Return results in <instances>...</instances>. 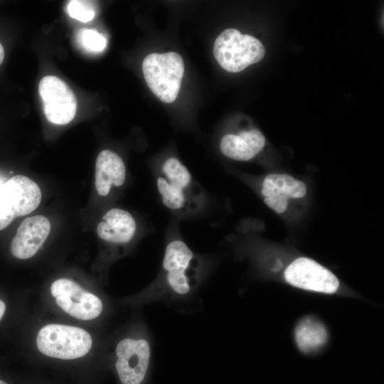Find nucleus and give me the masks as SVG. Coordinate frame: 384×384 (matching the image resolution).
<instances>
[{"label": "nucleus", "mask_w": 384, "mask_h": 384, "mask_svg": "<svg viewBox=\"0 0 384 384\" xmlns=\"http://www.w3.org/2000/svg\"><path fill=\"white\" fill-rule=\"evenodd\" d=\"M0 384H7L6 382L0 380Z\"/></svg>", "instance_id": "nucleus-23"}, {"label": "nucleus", "mask_w": 384, "mask_h": 384, "mask_svg": "<svg viewBox=\"0 0 384 384\" xmlns=\"http://www.w3.org/2000/svg\"><path fill=\"white\" fill-rule=\"evenodd\" d=\"M92 339L85 330L73 326L48 324L38 333L36 345L44 355L64 360L78 358L91 349Z\"/></svg>", "instance_id": "nucleus-5"}, {"label": "nucleus", "mask_w": 384, "mask_h": 384, "mask_svg": "<svg viewBox=\"0 0 384 384\" xmlns=\"http://www.w3.org/2000/svg\"><path fill=\"white\" fill-rule=\"evenodd\" d=\"M210 271L208 258L196 253L170 225L161 268L144 294L146 302H179L196 295Z\"/></svg>", "instance_id": "nucleus-1"}, {"label": "nucleus", "mask_w": 384, "mask_h": 384, "mask_svg": "<svg viewBox=\"0 0 384 384\" xmlns=\"http://www.w3.org/2000/svg\"><path fill=\"white\" fill-rule=\"evenodd\" d=\"M41 191L28 177L16 175L3 185L0 197V212L14 218L29 214L39 206Z\"/></svg>", "instance_id": "nucleus-9"}, {"label": "nucleus", "mask_w": 384, "mask_h": 384, "mask_svg": "<svg viewBox=\"0 0 384 384\" xmlns=\"http://www.w3.org/2000/svg\"><path fill=\"white\" fill-rule=\"evenodd\" d=\"M78 41L82 48L90 53L102 52L107 46L105 36L95 29L80 30Z\"/></svg>", "instance_id": "nucleus-17"}, {"label": "nucleus", "mask_w": 384, "mask_h": 384, "mask_svg": "<svg viewBox=\"0 0 384 384\" xmlns=\"http://www.w3.org/2000/svg\"><path fill=\"white\" fill-rule=\"evenodd\" d=\"M38 92L47 119L56 124H66L73 120L77 110V100L72 90L58 77H43Z\"/></svg>", "instance_id": "nucleus-8"}, {"label": "nucleus", "mask_w": 384, "mask_h": 384, "mask_svg": "<svg viewBox=\"0 0 384 384\" xmlns=\"http://www.w3.org/2000/svg\"><path fill=\"white\" fill-rule=\"evenodd\" d=\"M213 54L222 68L238 73L260 62L265 56V49L255 37L228 28L215 39Z\"/></svg>", "instance_id": "nucleus-4"}, {"label": "nucleus", "mask_w": 384, "mask_h": 384, "mask_svg": "<svg viewBox=\"0 0 384 384\" xmlns=\"http://www.w3.org/2000/svg\"><path fill=\"white\" fill-rule=\"evenodd\" d=\"M295 337L299 348L304 352H310L326 342L327 332L319 321L313 317H306L297 326Z\"/></svg>", "instance_id": "nucleus-16"}, {"label": "nucleus", "mask_w": 384, "mask_h": 384, "mask_svg": "<svg viewBox=\"0 0 384 384\" xmlns=\"http://www.w3.org/2000/svg\"><path fill=\"white\" fill-rule=\"evenodd\" d=\"M137 232L138 224L132 214L118 208L109 210L97 226L98 237L114 246L129 244Z\"/></svg>", "instance_id": "nucleus-12"}, {"label": "nucleus", "mask_w": 384, "mask_h": 384, "mask_svg": "<svg viewBox=\"0 0 384 384\" xmlns=\"http://www.w3.org/2000/svg\"><path fill=\"white\" fill-rule=\"evenodd\" d=\"M261 192L265 198L283 196L287 198H301L306 193V186L288 174H270L263 180Z\"/></svg>", "instance_id": "nucleus-15"}, {"label": "nucleus", "mask_w": 384, "mask_h": 384, "mask_svg": "<svg viewBox=\"0 0 384 384\" xmlns=\"http://www.w3.org/2000/svg\"><path fill=\"white\" fill-rule=\"evenodd\" d=\"M267 206L277 213H284L288 206V198L283 196H272L264 198Z\"/></svg>", "instance_id": "nucleus-19"}, {"label": "nucleus", "mask_w": 384, "mask_h": 384, "mask_svg": "<svg viewBox=\"0 0 384 384\" xmlns=\"http://www.w3.org/2000/svg\"><path fill=\"white\" fill-rule=\"evenodd\" d=\"M50 292L58 306L78 319L91 320L102 311V300L71 279L61 278L54 281Z\"/></svg>", "instance_id": "nucleus-7"}, {"label": "nucleus", "mask_w": 384, "mask_h": 384, "mask_svg": "<svg viewBox=\"0 0 384 384\" xmlns=\"http://www.w3.org/2000/svg\"><path fill=\"white\" fill-rule=\"evenodd\" d=\"M151 342L146 336L127 337L120 340L115 348V368L122 384H141L151 358Z\"/></svg>", "instance_id": "nucleus-6"}, {"label": "nucleus", "mask_w": 384, "mask_h": 384, "mask_svg": "<svg viewBox=\"0 0 384 384\" xmlns=\"http://www.w3.org/2000/svg\"><path fill=\"white\" fill-rule=\"evenodd\" d=\"M284 278L294 287L327 294L334 293L339 286L337 277L331 272L306 257L294 260L287 267Z\"/></svg>", "instance_id": "nucleus-10"}, {"label": "nucleus", "mask_w": 384, "mask_h": 384, "mask_svg": "<svg viewBox=\"0 0 384 384\" xmlns=\"http://www.w3.org/2000/svg\"><path fill=\"white\" fill-rule=\"evenodd\" d=\"M50 231L49 220L38 215L26 218L19 225L11 244V250L18 259L33 257L43 245Z\"/></svg>", "instance_id": "nucleus-11"}, {"label": "nucleus", "mask_w": 384, "mask_h": 384, "mask_svg": "<svg viewBox=\"0 0 384 384\" xmlns=\"http://www.w3.org/2000/svg\"><path fill=\"white\" fill-rule=\"evenodd\" d=\"M6 309L5 304L3 301L0 300V319L2 318Z\"/></svg>", "instance_id": "nucleus-20"}, {"label": "nucleus", "mask_w": 384, "mask_h": 384, "mask_svg": "<svg viewBox=\"0 0 384 384\" xmlns=\"http://www.w3.org/2000/svg\"><path fill=\"white\" fill-rule=\"evenodd\" d=\"M3 185L4 183L0 180V197H1V191H2Z\"/></svg>", "instance_id": "nucleus-22"}, {"label": "nucleus", "mask_w": 384, "mask_h": 384, "mask_svg": "<svg viewBox=\"0 0 384 384\" xmlns=\"http://www.w3.org/2000/svg\"><path fill=\"white\" fill-rule=\"evenodd\" d=\"M67 11L70 17L82 22L90 21L95 16L93 4L87 1H70L67 6Z\"/></svg>", "instance_id": "nucleus-18"}, {"label": "nucleus", "mask_w": 384, "mask_h": 384, "mask_svg": "<svg viewBox=\"0 0 384 384\" xmlns=\"http://www.w3.org/2000/svg\"><path fill=\"white\" fill-rule=\"evenodd\" d=\"M142 71L147 85L161 101H175L184 73V62L180 54L150 53L143 60Z\"/></svg>", "instance_id": "nucleus-3"}, {"label": "nucleus", "mask_w": 384, "mask_h": 384, "mask_svg": "<svg viewBox=\"0 0 384 384\" xmlns=\"http://www.w3.org/2000/svg\"><path fill=\"white\" fill-rule=\"evenodd\" d=\"M265 144V137L257 129L241 130L225 134L220 142L222 154L233 160L249 161L257 156Z\"/></svg>", "instance_id": "nucleus-14"}, {"label": "nucleus", "mask_w": 384, "mask_h": 384, "mask_svg": "<svg viewBox=\"0 0 384 384\" xmlns=\"http://www.w3.org/2000/svg\"><path fill=\"white\" fill-rule=\"evenodd\" d=\"M127 176L122 159L115 152L105 149L100 152L95 162V186L100 196H107L112 188L123 186Z\"/></svg>", "instance_id": "nucleus-13"}, {"label": "nucleus", "mask_w": 384, "mask_h": 384, "mask_svg": "<svg viewBox=\"0 0 384 384\" xmlns=\"http://www.w3.org/2000/svg\"><path fill=\"white\" fill-rule=\"evenodd\" d=\"M4 58V50L2 45L0 43V65L2 63Z\"/></svg>", "instance_id": "nucleus-21"}, {"label": "nucleus", "mask_w": 384, "mask_h": 384, "mask_svg": "<svg viewBox=\"0 0 384 384\" xmlns=\"http://www.w3.org/2000/svg\"><path fill=\"white\" fill-rule=\"evenodd\" d=\"M153 176L162 204L176 216L190 215L209 206L207 192L178 158H166Z\"/></svg>", "instance_id": "nucleus-2"}]
</instances>
